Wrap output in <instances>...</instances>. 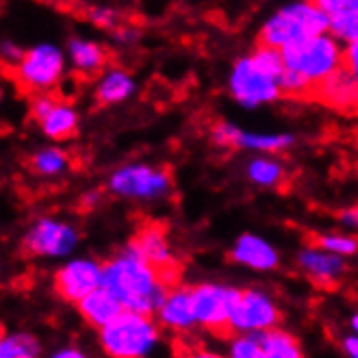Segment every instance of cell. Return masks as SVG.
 Here are the masks:
<instances>
[{"instance_id":"1","label":"cell","mask_w":358,"mask_h":358,"mask_svg":"<svg viewBox=\"0 0 358 358\" xmlns=\"http://www.w3.org/2000/svg\"><path fill=\"white\" fill-rule=\"evenodd\" d=\"M176 282L180 280L145 261L131 245L122 248L102 265V287H107L129 310L155 315L165 293Z\"/></svg>"},{"instance_id":"2","label":"cell","mask_w":358,"mask_h":358,"mask_svg":"<svg viewBox=\"0 0 358 358\" xmlns=\"http://www.w3.org/2000/svg\"><path fill=\"white\" fill-rule=\"evenodd\" d=\"M282 50L259 44L250 55L235 61L228 74V92L243 109L265 107L282 98Z\"/></svg>"},{"instance_id":"3","label":"cell","mask_w":358,"mask_h":358,"mask_svg":"<svg viewBox=\"0 0 358 358\" xmlns=\"http://www.w3.org/2000/svg\"><path fill=\"white\" fill-rule=\"evenodd\" d=\"M163 336V328L155 315L124 308L117 317L98 330V345L111 358L150 356Z\"/></svg>"},{"instance_id":"4","label":"cell","mask_w":358,"mask_h":358,"mask_svg":"<svg viewBox=\"0 0 358 358\" xmlns=\"http://www.w3.org/2000/svg\"><path fill=\"white\" fill-rule=\"evenodd\" d=\"M330 17L310 0H296L273 11L259 29V44L285 50L313 35L328 33Z\"/></svg>"},{"instance_id":"5","label":"cell","mask_w":358,"mask_h":358,"mask_svg":"<svg viewBox=\"0 0 358 358\" xmlns=\"http://www.w3.org/2000/svg\"><path fill=\"white\" fill-rule=\"evenodd\" d=\"M282 59L285 68L298 74L315 92L322 80L343 68V46L332 33H320L285 48Z\"/></svg>"},{"instance_id":"6","label":"cell","mask_w":358,"mask_h":358,"mask_svg":"<svg viewBox=\"0 0 358 358\" xmlns=\"http://www.w3.org/2000/svg\"><path fill=\"white\" fill-rule=\"evenodd\" d=\"M13 80L27 94L55 92L68 72V55L57 44L41 41L31 48H24V55L11 68Z\"/></svg>"},{"instance_id":"7","label":"cell","mask_w":358,"mask_h":358,"mask_svg":"<svg viewBox=\"0 0 358 358\" xmlns=\"http://www.w3.org/2000/svg\"><path fill=\"white\" fill-rule=\"evenodd\" d=\"M109 194L133 202H157L172 194L174 178L167 167L152 163H124L107 180Z\"/></svg>"},{"instance_id":"8","label":"cell","mask_w":358,"mask_h":358,"mask_svg":"<svg viewBox=\"0 0 358 358\" xmlns=\"http://www.w3.org/2000/svg\"><path fill=\"white\" fill-rule=\"evenodd\" d=\"M80 243L78 228L55 215L37 217L22 237V252L31 259H68Z\"/></svg>"},{"instance_id":"9","label":"cell","mask_w":358,"mask_h":358,"mask_svg":"<svg viewBox=\"0 0 358 358\" xmlns=\"http://www.w3.org/2000/svg\"><path fill=\"white\" fill-rule=\"evenodd\" d=\"M241 289L220 285V282H200L192 287L194 310L198 328L228 339L230 334V320L237 306Z\"/></svg>"},{"instance_id":"10","label":"cell","mask_w":358,"mask_h":358,"mask_svg":"<svg viewBox=\"0 0 358 358\" xmlns=\"http://www.w3.org/2000/svg\"><path fill=\"white\" fill-rule=\"evenodd\" d=\"M282 310L263 289H241L237 306L230 320V334L233 332H265L280 326ZM228 334V336H230Z\"/></svg>"},{"instance_id":"11","label":"cell","mask_w":358,"mask_h":358,"mask_svg":"<svg viewBox=\"0 0 358 358\" xmlns=\"http://www.w3.org/2000/svg\"><path fill=\"white\" fill-rule=\"evenodd\" d=\"M210 141L220 148H239L257 155H282L296 143V137L289 133L243 131L233 122H215L210 126Z\"/></svg>"},{"instance_id":"12","label":"cell","mask_w":358,"mask_h":358,"mask_svg":"<svg viewBox=\"0 0 358 358\" xmlns=\"http://www.w3.org/2000/svg\"><path fill=\"white\" fill-rule=\"evenodd\" d=\"M98 287H102V263L90 257H78L63 263L52 278L57 298L74 306Z\"/></svg>"},{"instance_id":"13","label":"cell","mask_w":358,"mask_h":358,"mask_svg":"<svg viewBox=\"0 0 358 358\" xmlns=\"http://www.w3.org/2000/svg\"><path fill=\"white\" fill-rule=\"evenodd\" d=\"M129 245L135 252H139L145 261H150L152 265H157L165 273H170L172 278L180 280L182 265L176 257L172 241H170V235H167V228L163 224L148 222V224L139 226L137 233L133 235V239L129 241Z\"/></svg>"},{"instance_id":"14","label":"cell","mask_w":358,"mask_h":358,"mask_svg":"<svg viewBox=\"0 0 358 358\" xmlns=\"http://www.w3.org/2000/svg\"><path fill=\"white\" fill-rule=\"evenodd\" d=\"M296 263H298V269L302 271V276L320 289L336 287L341 282L343 273L348 269L345 257L334 255V252H328L315 243H310L298 252Z\"/></svg>"},{"instance_id":"15","label":"cell","mask_w":358,"mask_h":358,"mask_svg":"<svg viewBox=\"0 0 358 358\" xmlns=\"http://www.w3.org/2000/svg\"><path fill=\"white\" fill-rule=\"evenodd\" d=\"M155 317L159 320L163 330H170L174 334H187L194 328H198L192 287H185L180 282L170 287V291L165 293L163 302L159 304Z\"/></svg>"},{"instance_id":"16","label":"cell","mask_w":358,"mask_h":358,"mask_svg":"<svg viewBox=\"0 0 358 358\" xmlns=\"http://www.w3.org/2000/svg\"><path fill=\"white\" fill-rule=\"evenodd\" d=\"M310 100L339 113H358V80L345 68H339L315 87Z\"/></svg>"},{"instance_id":"17","label":"cell","mask_w":358,"mask_h":358,"mask_svg":"<svg viewBox=\"0 0 358 358\" xmlns=\"http://www.w3.org/2000/svg\"><path fill=\"white\" fill-rule=\"evenodd\" d=\"M230 261L252 271H271L280 265V255L276 245L265 237L255 233H243L230 248Z\"/></svg>"},{"instance_id":"18","label":"cell","mask_w":358,"mask_h":358,"mask_svg":"<svg viewBox=\"0 0 358 358\" xmlns=\"http://www.w3.org/2000/svg\"><path fill=\"white\" fill-rule=\"evenodd\" d=\"M68 63L78 78H98L109 68V50L94 39L70 37L66 46Z\"/></svg>"},{"instance_id":"19","label":"cell","mask_w":358,"mask_h":358,"mask_svg":"<svg viewBox=\"0 0 358 358\" xmlns=\"http://www.w3.org/2000/svg\"><path fill=\"white\" fill-rule=\"evenodd\" d=\"M137 92V80L135 76L117 66H111L104 70L94 85V98L100 107H115L126 100H131Z\"/></svg>"},{"instance_id":"20","label":"cell","mask_w":358,"mask_h":358,"mask_svg":"<svg viewBox=\"0 0 358 358\" xmlns=\"http://www.w3.org/2000/svg\"><path fill=\"white\" fill-rule=\"evenodd\" d=\"M76 310L80 315V320L90 328L100 330L107 324H111L124 310V306L107 287H98L92 293H87L80 302H76Z\"/></svg>"},{"instance_id":"21","label":"cell","mask_w":358,"mask_h":358,"mask_svg":"<svg viewBox=\"0 0 358 358\" xmlns=\"http://www.w3.org/2000/svg\"><path fill=\"white\" fill-rule=\"evenodd\" d=\"M78 124H80V115H78L76 107L72 102L61 100V98H57L52 109L37 122L39 131L44 133V137L50 141L72 139L78 133Z\"/></svg>"},{"instance_id":"22","label":"cell","mask_w":358,"mask_h":358,"mask_svg":"<svg viewBox=\"0 0 358 358\" xmlns=\"http://www.w3.org/2000/svg\"><path fill=\"white\" fill-rule=\"evenodd\" d=\"M245 176L252 185L261 189H282L289 182V170L278 155H261L250 159L245 165Z\"/></svg>"},{"instance_id":"23","label":"cell","mask_w":358,"mask_h":358,"mask_svg":"<svg viewBox=\"0 0 358 358\" xmlns=\"http://www.w3.org/2000/svg\"><path fill=\"white\" fill-rule=\"evenodd\" d=\"M259 339H261L263 358H300V356H304V350H302V343L298 341V336L280 326L259 332Z\"/></svg>"},{"instance_id":"24","label":"cell","mask_w":358,"mask_h":358,"mask_svg":"<svg viewBox=\"0 0 358 358\" xmlns=\"http://www.w3.org/2000/svg\"><path fill=\"white\" fill-rule=\"evenodd\" d=\"M29 165L33 174L39 178H57L70 170L72 159L59 145H44V148H39L31 155Z\"/></svg>"},{"instance_id":"25","label":"cell","mask_w":358,"mask_h":358,"mask_svg":"<svg viewBox=\"0 0 358 358\" xmlns=\"http://www.w3.org/2000/svg\"><path fill=\"white\" fill-rule=\"evenodd\" d=\"M41 354V341L31 332H5L0 336V358H35Z\"/></svg>"},{"instance_id":"26","label":"cell","mask_w":358,"mask_h":358,"mask_svg":"<svg viewBox=\"0 0 358 358\" xmlns=\"http://www.w3.org/2000/svg\"><path fill=\"white\" fill-rule=\"evenodd\" d=\"M328 33H332L341 44H350V41L358 39V5L330 15V27Z\"/></svg>"},{"instance_id":"27","label":"cell","mask_w":358,"mask_h":358,"mask_svg":"<svg viewBox=\"0 0 358 358\" xmlns=\"http://www.w3.org/2000/svg\"><path fill=\"white\" fill-rule=\"evenodd\" d=\"M310 243L320 245L328 252H334V255H339V257H345V259L358 255V237H354L350 233H320L313 237Z\"/></svg>"},{"instance_id":"28","label":"cell","mask_w":358,"mask_h":358,"mask_svg":"<svg viewBox=\"0 0 358 358\" xmlns=\"http://www.w3.org/2000/svg\"><path fill=\"white\" fill-rule=\"evenodd\" d=\"M228 354L233 358H263L259 332H233L228 336Z\"/></svg>"},{"instance_id":"29","label":"cell","mask_w":358,"mask_h":358,"mask_svg":"<svg viewBox=\"0 0 358 358\" xmlns=\"http://www.w3.org/2000/svg\"><path fill=\"white\" fill-rule=\"evenodd\" d=\"M85 15H87V20H90L94 27H98L102 31H113V29H117L122 24V15L115 9L104 7V5L90 7Z\"/></svg>"},{"instance_id":"30","label":"cell","mask_w":358,"mask_h":358,"mask_svg":"<svg viewBox=\"0 0 358 358\" xmlns=\"http://www.w3.org/2000/svg\"><path fill=\"white\" fill-rule=\"evenodd\" d=\"M22 55H24V48L17 44V41H13V39H9V37H5V39H0V63H3L5 68H13L15 63L22 59Z\"/></svg>"},{"instance_id":"31","label":"cell","mask_w":358,"mask_h":358,"mask_svg":"<svg viewBox=\"0 0 358 358\" xmlns=\"http://www.w3.org/2000/svg\"><path fill=\"white\" fill-rule=\"evenodd\" d=\"M315 7H320L328 17L339 13V11H345L354 5H358V0H310Z\"/></svg>"},{"instance_id":"32","label":"cell","mask_w":358,"mask_h":358,"mask_svg":"<svg viewBox=\"0 0 358 358\" xmlns=\"http://www.w3.org/2000/svg\"><path fill=\"white\" fill-rule=\"evenodd\" d=\"M343 68L358 80V39L343 46Z\"/></svg>"},{"instance_id":"33","label":"cell","mask_w":358,"mask_h":358,"mask_svg":"<svg viewBox=\"0 0 358 358\" xmlns=\"http://www.w3.org/2000/svg\"><path fill=\"white\" fill-rule=\"evenodd\" d=\"M113 33V39L117 41V44H133V41H137L139 39V31L137 29H133V27H124V24H120L117 29H113L111 31Z\"/></svg>"},{"instance_id":"34","label":"cell","mask_w":358,"mask_h":358,"mask_svg":"<svg viewBox=\"0 0 358 358\" xmlns=\"http://www.w3.org/2000/svg\"><path fill=\"white\" fill-rule=\"evenodd\" d=\"M339 224L345 230H358V204H352L339 213Z\"/></svg>"},{"instance_id":"35","label":"cell","mask_w":358,"mask_h":358,"mask_svg":"<svg viewBox=\"0 0 358 358\" xmlns=\"http://www.w3.org/2000/svg\"><path fill=\"white\" fill-rule=\"evenodd\" d=\"M341 350H343V354H348L350 358H358V334H356V332L343 336Z\"/></svg>"},{"instance_id":"36","label":"cell","mask_w":358,"mask_h":358,"mask_svg":"<svg viewBox=\"0 0 358 358\" xmlns=\"http://www.w3.org/2000/svg\"><path fill=\"white\" fill-rule=\"evenodd\" d=\"M102 200V194L100 192H87L85 196L80 198V208L83 210H94Z\"/></svg>"},{"instance_id":"37","label":"cell","mask_w":358,"mask_h":358,"mask_svg":"<svg viewBox=\"0 0 358 358\" xmlns=\"http://www.w3.org/2000/svg\"><path fill=\"white\" fill-rule=\"evenodd\" d=\"M52 356H55V358H83V356H85V352H83V350H76L74 345H66L63 350H55Z\"/></svg>"},{"instance_id":"38","label":"cell","mask_w":358,"mask_h":358,"mask_svg":"<svg viewBox=\"0 0 358 358\" xmlns=\"http://www.w3.org/2000/svg\"><path fill=\"white\" fill-rule=\"evenodd\" d=\"M350 330L358 334V313L352 315V320H350Z\"/></svg>"},{"instance_id":"39","label":"cell","mask_w":358,"mask_h":358,"mask_svg":"<svg viewBox=\"0 0 358 358\" xmlns=\"http://www.w3.org/2000/svg\"><path fill=\"white\" fill-rule=\"evenodd\" d=\"M3 102H5V87L0 85V107H3Z\"/></svg>"},{"instance_id":"40","label":"cell","mask_w":358,"mask_h":358,"mask_svg":"<svg viewBox=\"0 0 358 358\" xmlns=\"http://www.w3.org/2000/svg\"><path fill=\"white\" fill-rule=\"evenodd\" d=\"M5 334V330H3V326H0V336H3Z\"/></svg>"}]
</instances>
